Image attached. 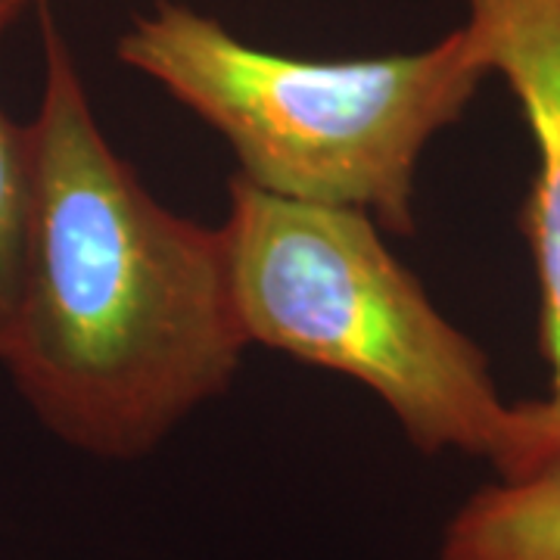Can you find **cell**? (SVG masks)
<instances>
[{"mask_svg": "<svg viewBox=\"0 0 560 560\" xmlns=\"http://www.w3.org/2000/svg\"><path fill=\"white\" fill-rule=\"evenodd\" d=\"M40 10L28 241L0 368L54 440L128 464L224 396L253 342L224 228L168 209L116 153L69 40Z\"/></svg>", "mask_w": 560, "mask_h": 560, "instance_id": "6da1fadb", "label": "cell"}, {"mask_svg": "<svg viewBox=\"0 0 560 560\" xmlns=\"http://www.w3.org/2000/svg\"><path fill=\"white\" fill-rule=\"evenodd\" d=\"M116 57L215 131L237 178L364 212L389 237L418 234L420 160L492 75L467 22L423 50L308 60L256 47L180 0L135 13Z\"/></svg>", "mask_w": 560, "mask_h": 560, "instance_id": "7a4b0ae2", "label": "cell"}, {"mask_svg": "<svg viewBox=\"0 0 560 560\" xmlns=\"http://www.w3.org/2000/svg\"><path fill=\"white\" fill-rule=\"evenodd\" d=\"M221 228L253 346L364 386L423 455L460 452L489 460L495 480L521 477V405L371 215L280 200L234 175Z\"/></svg>", "mask_w": 560, "mask_h": 560, "instance_id": "3957f363", "label": "cell"}, {"mask_svg": "<svg viewBox=\"0 0 560 560\" xmlns=\"http://www.w3.org/2000/svg\"><path fill=\"white\" fill-rule=\"evenodd\" d=\"M489 72L521 106L536 150V175L521 209V231L539 283V349L548 393L521 401V477L560 464V0H464Z\"/></svg>", "mask_w": 560, "mask_h": 560, "instance_id": "277c9868", "label": "cell"}, {"mask_svg": "<svg viewBox=\"0 0 560 560\" xmlns=\"http://www.w3.org/2000/svg\"><path fill=\"white\" fill-rule=\"evenodd\" d=\"M440 560H560V464L477 489L445 523Z\"/></svg>", "mask_w": 560, "mask_h": 560, "instance_id": "5b68a950", "label": "cell"}, {"mask_svg": "<svg viewBox=\"0 0 560 560\" xmlns=\"http://www.w3.org/2000/svg\"><path fill=\"white\" fill-rule=\"evenodd\" d=\"M20 20L0 7V40ZM28 206H32V147L28 125L13 121L0 106V355L7 349L16 302H20L25 241H28Z\"/></svg>", "mask_w": 560, "mask_h": 560, "instance_id": "8992f818", "label": "cell"}, {"mask_svg": "<svg viewBox=\"0 0 560 560\" xmlns=\"http://www.w3.org/2000/svg\"><path fill=\"white\" fill-rule=\"evenodd\" d=\"M0 7L3 10H10V13H16V16H22L25 10H32V7H47V0H0Z\"/></svg>", "mask_w": 560, "mask_h": 560, "instance_id": "52a82bcc", "label": "cell"}]
</instances>
